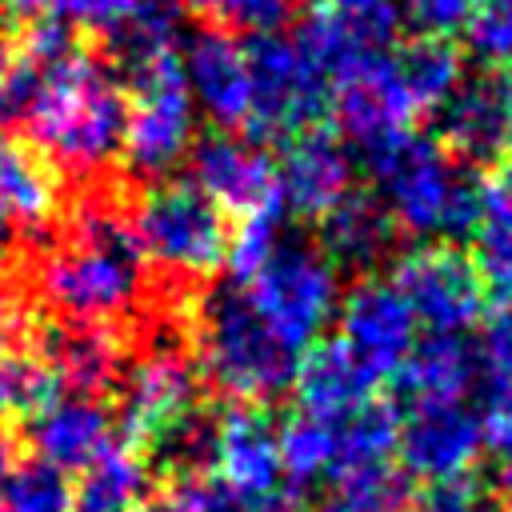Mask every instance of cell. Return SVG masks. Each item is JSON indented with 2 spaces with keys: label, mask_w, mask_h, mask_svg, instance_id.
Segmentation results:
<instances>
[{
  "label": "cell",
  "mask_w": 512,
  "mask_h": 512,
  "mask_svg": "<svg viewBox=\"0 0 512 512\" xmlns=\"http://www.w3.org/2000/svg\"><path fill=\"white\" fill-rule=\"evenodd\" d=\"M500 100H504V120H508V144H512V72L500 80Z\"/></svg>",
  "instance_id": "42"
},
{
  "label": "cell",
  "mask_w": 512,
  "mask_h": 512,
  "mask_svg": "<svg viewBox=\"0 0 512 512\" xmlns=\"http://www.w3.org/2000/svg\"><path fill=\"white\" fill-rule=\"evenodd\" d=\"M192 184L228 216L264 220L284 216V188L276 156L244 132H212L192 144Z\"/></svg>",
  "instance_id": "10"
},
{
  "label": "cell",
  "mask_w": 512,
  "mask_h": 512,
  "mask_svg": "<svg viewBox=\"0 0 512 512\" xmlns=\"http://www.w3.org/2000/svg\"><path fill=\"white\" fill-rule=\"evenodd\" d=\"M388 280L428 336H464L484 316L488 288L472 256L452 244H416L392 264Z\"/></svg>",
  "instance_id": "9"
},
{
  "label": "cell",
  "mask_w": 512,
  "mask_h": 512,
  "mask_svg": "<svg viewBox=\"0 0 512 512\" xmlns=\"http://www.w3.org/2000/svg\"><path fill=\"white\" fill-rule=\"evenodd\" d=\"M408 512H492V500L476 476H456V480L424 484L408 500Z\"/></svg>",
  "instance_id": "36"
},
{
  "label": "cell",
  "mask_w": 512,
  "mask_h": 512,
  "mask_svg": "<svg viewBox=\"0 0 512 512\" xmlns=\"http://www.w3.org/2000/svg\"><path fill=\"white\" fill-rule=\"evenodd\" d=\"M108 56L132 76L156 60L180 52V4L176 0H136L132 12L104 36Z\"/></svg>",
  "instance_id": "27"
},
{
  "label": "cell",
  "mask_w": 512,
  "mask_h": 512,
  "mask_svg": "<svg viewBox=\"0 0 512 512\" xmlns=\"http://www.w3.org/2000/svg\"><path fill=\"white\" fill-rule=\"evenodd\" d=\"M216 444H220V420L204 404H196L184 416H176L168 428H160L148 440V452H152V460L172 480L188 484V480L212 476V468H216Z\"/></svg>",
  "instance_id": "29"
},
{
  "label": "cell",
  "mask_w": 512,
  "mask_h": 512,
  "mask_svg": "<svg viewBox=\"0 0 512 512\" xmlns=\"http://www.w3.org/2000/svg\"><path fill=\"white\" fill-rule=\"evenodd\" d=\"M476 356V388L492 412H512V304H504L480 332Z\"/></svg>",
  "instance_id": "31"
},
{
  "label": "cell",
  "mask_w": 512,
  "mask_h": 512,
  "mask_svg": "<svg viewBox=\"0 0 512 512\" xmlns=\"http://www.w3.org/2000/svg\"><path fill=\"white\" fill-rule=\"evenodd\" d=\"M476 272L504 304H512V160L496 164L476 192Z\"/></svg>",
  "instance_id": "24"
},
{
  "label": "cell",
  "mask_w": 512,
  "mask_h": 512,
  "mask_svg": "<svg viewBox=\"0 0 512 512\" xmlns=\"http://www.w3.org/2000/svg\"><path fill=\"white\" fill-rule=\"evenodd\" d=\"M128 120H124V160L132 172L168 180V172L192 152L196 144V104L184 84L180 52L156 60L128 76Z\"/></svg>",
  "instance_id": "8"
},
{
  "label": "cell",
  "mask_w": 512,
  "mask_h": 512,
  "mask_svg": "<svg viewBox=\"0 0 512 512\" xmlns=\"http://www.w3.org/2000/svg\"><path fill=\"white\" fill-rule=\"evenodd\" d=\"M376 380L360 368V360L340 340H316L300 360L292 376V392L304 416L316 420H340L372 404Z\"/></svg>",
  "instance_id": "19"
},
{
  "label": "cell",
  "mask_w": 512,
  "mask_h": 512,
  "mask_svg": "<svg viewBox=\"0 0 512 512\" xmlns=\"http://www.w3.org/2000/svg\"><path fill=\"white\" fill-rule=\"evenodd\" d=\"M144 260L180 280H204L228 264L224 212L192 180H152L128 220Z\"/></svg>",
  "instance_id": "6"
},
{
  "label": "cell",
  "mask_w": 512,
  "mask_h": 512,
  "mask_svg": "<svg viewBox=\"0 0 512 512\" xmlns=\"http://www.w3.org/2000/svg\"><path fill=\"white\" fill-rule=\"evenodd\" d=\"M392 220L368 192L344 196L320 220V252L336 268H372L392 248Z\"/></svg>",
  "instance_id": "25"
},
{
  "label": "cell",
  "mask_w": 512,
  "mask_h": 512,
  "mask_svg": "<svg viewBox=\"0 0 512 512\" xmlns=\"http://www.w3.org/2000/svg\"><path fill=\"white\" fill-rule=\"evenodd\" d=\"M364 168L372 176V196L392 220V228L416 240H452L472 232L476 224V192L472 172L452 160L436 136L400 132L364 148Z\"/></svg>",
  "instance_id": "3"
},
{
  "label": "cell",
  "mask_w": 512,
  "mask_h": 512,
  "mask_svg": "<svg viewBox=\"0 0 512 512\" xmlns=\"http://www.w3.org/2000/svg\"><path fill=\"white\" fill-rule=\"evenodd\" d=\"M176 4L188 12H220L224 8V0H176Z\"/></svg>",
  "instance_id": "44"
},
{
  "label": "cell",
  "mask_w": 512,
  "mask_h": 512,
  "mask_svg": "<svg viewBox=\"0 0 512 512\" xmlns=\"http://www.w3.org/2000/svg\"><path fill=\"white\" fill-rule=\"evenodd\" d=\"M200 404L196 372L184 360L180 348L156 344L148 348L132 368L120 372V428L132 440H152L160 428H168L176 416Z\"/></svg>",
  "instance_id": "16"
},
{
  "label": "cell",
  "mask_w": 512,
  "mask_h": 512,
  "mask_svg": "<svg viewBox=\"0 0 512 512\" xmlns=\"http://www.w3.org/2000/svg\"><path fill=\"white\" fill-rule=\"evenodd\" d=\"M252 76V124L248 136H296L316 128L332 104V76L292 32H268L244 40Z\"/></svg>",
  "instance_id": "7"
},
{
  "label": "cell",
  "mask_w": 512,
  "mask_h": 512,
  "mask_svg": "<svg viewBox=\"0 0 512 512\" xmlns=\"http://www.w3.org/2000/svg\"><path fill=\"white\" fill-rule=\"evenodd\" d=\"M300 4L304 0H224L220 16H228L236 28L252 36H268V32H280L300 12Z\"/></svg>",
  "instance_id": "37"
},
{
  "label": "cell",
  "mask_w": 512,
  "mask_h": 512,
  "mask_svg": "<svg viewBox=\"0 0 512 512\" xmlns=\"http://www.w3.org/2000/svg\"><path fill=\"white\" fill-rule=\"evenodd\" d=\"M340 344L360 360V368L372 380L396 376L408 352L416 348V316L404 304V296L392 288V280L368 276L348 296H340Z\"/></svg>",
  "instance_id": "13"
},
{
  "label": "cell",
  "mask_w": 512,
  "mask_h": 512,
  "mask_svg": "<svg viewBox=\"0 0 512 512\" xmlns=\"http://www.w3.org/2000/svg\"><path fill=\"white\" fill-rule=\"evenodd\" d=\"M72 500L76 496H72L68 476L44 460L16 464L8 492H4L8 512H72Z\"/></svg>",
  "instance_id": "33"
},
{
  "label": "cell",
  "mask_w": 512,
  "mask_h": 512,
  "mask_svg": "<svg viewBox=\"0 0 512 512\" xmlns=\"http://www.w3.org/2000/svg\"><path fill=\"white\" fill-rule=\"evenodd\" d=\"M476 384V356L464 336H424L396 372V392L408 408L452 404Z\"/></svg>",
  "instance_id": "22"
},
{
  "label": "cell",
  "mask_w": 512,
  "mask_h": 512,
  "mask_svg": "<svg viewBox=\"0 0 512 512\" xmlns=\"http://www.w3.org/2000/svg\"><path fill=\"white\" fill-rule=\"evenodd\" d=\"M408 484L396 468L380 464L336 484V496L316 512H408Z\"/></svg>",
  "instance_id": "32"
},
{
  "label": "cell",
  "mask_w": 512,
  "mask_h": 512,
  "mask_svg": "<svg viewBox=\"0 0 512 512\" xmlns=\"http://www.w3.org/2000/svg\"><path fill=\"white\" fill-rule=\"evenodd\" d=\"M140 512H188V508H184L176 496H164V500H152V504H144Z\"/></svg>",
  "instance_id": "43"
},
{
  "label": "cell",
  "mask_w": 512,
  "mask_h": 512,
  "mask_svg": "<svg viewBox=\"0 0 512 512\" xmlns=\"http://www.w3.org/2000/svg\"><path fill=\"white\" fill-rule=\"evenodd\" d=\"M384 60H388V72H392L396 88L404 92L408 108L416 112V120L428 116V112H440L444 100L464 80L460 52L444 36H412V40H400Z\"/></svg>",
  "instance_id": "23"
},
{
  "label": "cell",
  "mask_w": 512,
  "mask_h": 512,
  "mask_svg": "<svg viewBox=\"0 0 512 512\" xmlns=\"http://www.w3.org/2000/svg\"><path fill=\"white\" fill-rule=\"evenodd\" d=\"M28 444L36 460L60 472H84L108 448H116V424L100 400L56 388L28 412Z\"/></svg>",
  "instance_id": "18"
},
{
  "label": "cell",
  "mask_w": 512,
  "mask_h": 512,
  "mask_svg": "<svg viewBox=\"0 0 512 512\" xmlns=\"http://www.w3.org/2000/svg\"><path fill=\"white\" fill-rule=\"evenodd\" d=\"M12 472H16V444H12L8 428L0 424V504H4V492H8Z\"/></svg>",
  "instance_id": "41"
},
{
  "label": "cell",
  "mask_w": 512,
  "mask_h": 512,
  "mask_svg": "<svg viewBox=\"0 0 512 512\" xmlns=\"http://www.w3.org/2000/svg\"><path fill=\"white\" fill-rule=\"evenodd\" d=\"M280 464H284V480L288 488H308L320 480L340 476V432L336 420H316L296 412L284 428H280Z\"/></svg>",
  "instance_id": "30"
},
{
  "label": "cell",
  "mask_w": 512,
  "mask_h": 512,
  "mask_svg": "<svg viewBox=\"0 0 512 512\" xmlns=\"http://www.w3.org/2000/svg\"><path fill=\"white\" fill-rule=\"evenodd\" d=\"M148 484V464L116 444L84 468L80 484L72 488V512H140Z\"/></svg>",
  "instance_id": "28"
},
{
  "label": "cell",
  "mask_w": 512,
  "mask_h": 512,
  "mask_svg": "<svg viewBox=\"0 0 512 512\" xmlns=\"http://www.w3.org/2000/svg\"><path fill=\"white\" fill-rule=\"evenodd\" d=\"M460 32L484 68L512 72V0H480Z\"/></svg>",
  "instance_id": "34"
},
{
  "label": "cell",
  "mask_w": 512,
  "mask_h": 512,
  "mask_svg": "<svg viewBox=\"0 0 512 512\" xmlns=\"http://www.w3.org/2000/svg\"><path fill=\"white\" fill-rule=\"evenodd\" d=\"M192 344L208 384L248 408L292 388L300 356L252 312L240 288H212L200 300Z\"/></svg>",
  "instance_id": "4"
},
{
  "label": "cell",
  "mask_w": 512,
  "mask_h": 512,
  "mask_svg": "<svg viewBox=\"0 0 512 512\" xmlns=\"http://www.w3.org/2000/svg\"><path fill=\"white\" fill-rule=\"evenodd\" d=\"M20 88H24V64L20 56L8 48V40H0V124L8 116H16L20 108Z\"/></svg>",
  "instance_id": "39"
},
{
  "label": "cell",
  "mask_w": 512,
  "mask_h": 512,
  "mask_svg": "<svg viewBox=\"0 0 512 512\" xmlns=\"http://www.w3.org/2000/svg\"><path fill=\"white\" fill-rule=\"evenodd\" d=\"M20 64L24 88L16 116L32 148L72 176L104 172L124 152L128 120V96L112 68L80 52L76 32L60 24H32Z\"/></svg>",
  "instance_id": "1"
},
{
  "label": "cell",
  "mask_w": 512,
  "mask_h": 512,
  "mask_svg": "<svg viewBox=\"0 0 512 512\" xmlns=\"http://www.w3.org/2000/svg\"><path fill=\"white\" fill-rule=\"evenodd\" d=\"M0 208L12 224L44 228L60 208V180L52 164L20 140H0Z\"/></svg>",
  "instance_id": "26"
},
{
  "label": "cell",
  "mask_w": 512,
  "mask_h": 512,
  "mask_svg": "<svg viewBox=\"0 0 512 512\" xmlns=\"http://www.w3.org/2000/svg\"><path fill=\"white\" fill-rule=\"evenodd\" d=\"M216 480L256 512H288L292 488L280 464V428L260 408H236L220 420Z\"/></svg>",
  "instance_id": "12"
},
{
  "label": "cell",
  "mask_w": 512,
  "mask_h": 512,
  "mask_svg": "<svg viewBox=\"0 0 512 512\" xmlns=\"http://www.w3.org/2000/svg\"><path fill=\"white\" fill-rule=\"evenodd\" d=\"M400 28L404 12L396 0H316L296 36L336 84L388 56L400 44Z\"/></svg>",
  "instance_id": "11"
},
{
  "label": "cell",
  "mask_w": 512,
  "mask_h": 512,
  "mask_svg": "<svg viewBox=\"0 0 512 512\" xmlns=\"http://www.w3.org/2000/svg\"><path fill=\"white\" fill-rule=\"evenodd\" d=\"M44 372L56 380L60 392L92 396L120 380V340L108 324H52L40 336Z\"/></svg>",
  "instance_id": "21"
},
{
  "label": "cell",
  "mask_w": 512,
  "mask_h": 512,
  "mask_svg": "<svg viewBox=\"0 0 512 512\" xmlns=\"http://www.w3.org/2000/svg\"><path fill=\"white\" fill-rule=\"evenodd\" d=\"M484 444V420L460 400L408 408L404 424L396 428L400 464L408 476L424 484L472 476V464L484 452Z\"/></svg>",
  "instance_id": "15"
},
{
  "label": "cell",
  "mask_w": 512,
  "mask_h": 512,
  "mask_svg": "<svg viewBox=\"0 0 512 512\" xmlns=\"http://www.w3.org/2000/svg\"><path fill=\"white\" fill-rule=\"evenodd\" d=\"M440 116V148L460 164H488L508 144V120L500 100V80L472 76L444 100Z\"/></svg>",
  "instance_id": "20"
},
{
  "label": "cell",
  "mask_w": 512,
  "mask_h": 512,
  "mask_svg": "<svg viewBox=\"0 0 512 512\" xmlns=\"http://www.w3.org/2000/svg\"><path fill=\"white\" fill-rule=\"evenodd\" d=\"M400 12L420 28V36H444L464 28V20L472 16V8L480 0H396Z\"/></svg>",
  "instance_id": "38"
},
{
  "label": "cell",
  "mask_w": 512,
  "mask_h": 512,
  "mask_svg": "<svg viewBox=\"0 0 512 512\" xmlns=\"http://www.w3.org/2000/svg\"><path fill=\"white\" fill-rule=\"evenodd\" d=\"M484 440L496 448L500 460V488L512 496V412H492L484 420Z\"/></svg>",
  "instance_id": "40"
},
{
  "label": "cell",
  "mask_w": 512,
  "mask_h": 512,
  "mask_svg": "<svg viewBox=\"0 0 512 512\" xmlns=\"http://www.w3.org/2000/svg\"><path fill=\"white\" fill-rule=\"evenodd\" d=\"M12 228H16V224H12V220L4 216V208H0V256L12 248Z\"/></svg>",
  "instance_id": "45"
},
{
  "label": "cell",
  "mask_w": 512,
  "mask_h": 512,
  "mask_svg": "<svg viewBox=\"0 0 512 512\" xmlns=\"http://www.w3.org/2000/svg\"><path fill=\"white\" fill-rule=\"evenodd\" d=\"M280 164V188L284 208L304 220H324L344 196H352L356 160L348 144L332 128H304L284 144Z\"/></svg>",
  "instance_id": "17"
},
{
  "label": "cell",
  "mask_w": 512,
  "mask_h": 512,
  "mask_svg": "<svg viewBox=\"0 0 512 512\" xmlns=\"http://www.w3.org/2000/svg\"><path fill=\"white\" fill-rule=\"evenodd\" d=\"M144 284V256L128 220L100 200L76 208L68 236L40 268L44 300L68 324H108L124 316Z\"/></svg>",
  "instance_id": "2"
},
{
  "label": "cell",
  "mask_w": 512,
  "mask_h": 512,
  "mask_svg": "<svg viewBox=\"0 0 512 512\" xmlns=\"http://www.w3.org/2000/svg\"><path fill=\"white\" fill-rule=\"evenodd\" d=\"M52 392H56V380L40 364L8 352L4 340H0V416H12V412L28 416Z\"/></svg>",
  "instance_id": "35"
},
{
  "label": "cell",
  "mask_w": 512,
  "mask_h": 512,
  "mask_svg": "<svg viewBox=\"0 0 512 512\" xmlns=\"http://www.w3.org/2000/svg\"><path fill=\"white\" fill-rule=\"evenodd\" d=\"M180 68L196 112H204L216 124V132H248L252 76L244 40L220 28H204L180 44Z\"/></svg>",
  "instance_id": "14"
},
{
  "label": "cell",
  "mask_w": 512,
  "mask_h": 512,
  "mask_svg": "<svg viewBox=\"0 0 512 512\" xmlns=\"http://www.w3.org/2000/svg\"><path fill=\"white\" fill-rule=\"evenodd\" d=\"M252 312L300 356L340 312V268L292 232H284L272 252L236 284Z\"/></svg>",
  "instance_id": "5"
}]
</instances>
